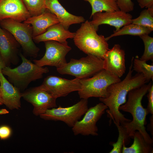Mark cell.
<instances>
[{
	"instance_id": "obj_1",
	"label": "cell",
	"mask_w": 153,
	"mask_h": 153,
	"mask_svg": "<svg viewBox=\"0 0 153 153\" xmlns=\"http://www.w3.org/2000/svg\"><path fill=\"white\" fill-rule=\"evenodd\" d=\"M133 57L128 72L122 80L110 85L107 88L108 96L106 98H99V100L107 106V116L118 124L122 125L130 122V119L126 118L119 110L120 107L125 103L126 97L131 90L138 88L148 82L142 73L132 75Z\"/></svg>"
},
{
	"instance_id": "obj_2",
	"label": "cell",
	"mask_w": 153,
	"mask_h": 153,
	"mask_svg": "<svg viewBox=\"0 0 153 153\" xmlns=\"http://www.w3.org/2000/svg\"><path fill=\"white\" fill-rule=\"evenodd\" d=\"M152 84L150 82L130 91L128 95V100L119 108L120 110L129 112L132 116V121L121 125L126 128L131 138L133 139L135 131L137 130L142 135L145 141L152 144L153 139L147 132L144 126L146 123V117L148 113L146 108L143 106L141 101Z\"/></svg>"
},
{
	"instance_id": "obj_3",
	"label": "cell",
	"mask_w": 153,
	"mask_h": 153,
	"mask_svg": "<svg viewBox=\"0 0 153 153\" xmlns=\"http://www.w3.org/2000/svg\"><path fill=\"white\" fill-rule=\"evenodd\" d=\"M97 31L86 20L75 32L73 41L75 45L85 54L103 59L109 45L104 36L98 35Z\"/></svg>"
},
{
	"instance_id": "obj_4",
	"label": "cell",
	"mask_w": 153,
	"mask_h": 153,
	"mask_svg": "<svg viewBox=\"0 0 153 153\" xmlns=\"http://www.w3.org/2000/svg\"><path fill=\"white\" fill-rule=\"evenodd\" d=\"M20 56L22 61L20 65L13 69L6 66L1 72L20 90H25L32 81L42 78L43 74L49 71L46 67H41L32 63L21 54Z\"/></svg>"
},
{
	"instance_id": "obj_5",
	"label": "cell",
	"mask_w": 153,
	"mask_h": 153,
	"mask_svg": "<svg viewBox=\"0 0 153 153\" xmlns=\"http://www.w3.org/2000/svg\"><path fill=\"white\" fill-rule=\"evenodd\" d=\"M121 80L103 69L92 77L80 79L81 88L78 91L79 97L87 99L91 97L106 98L108 87Z\"/></svg>"
},
{
	"instance_id": "obj_6",
	"label": "cell",
	"mask_w": 153,
	"mask_h": 153,
	"mask_svg": "<svg viewBox=\"0 0 153 153\" xmlns=\"http://www.w3.org/2000/svg\"><path fill=\"white\" fill-rule=\"evenodd\" d=\"M61 75H68L81 79L92 76L103 69V59L88 55L79 60L71 59L63 66L56 68Z\"/></svg>"
},
{
	"instance_id": "obj_7",
	"label": "cell",
	"mask_w": 153,
	"mask_h": 153,
	"mask_svg": "<svg viewBox=\"0 0 153 153\" xmlns=\"http://www.w3.org/2000/svg\"><path fill=\"white\" fill-rule=\"evenodd\" d=\"M0 23L13 36L26 54L34 58L37 56L40 49L34 42L31 25L8 19L0 21Z\"/></svg>"
},
{
	"instance_id": "obj_8",
	"label": "cell",
	"mask_w": 153,
	"mask_h": 153,
	"mask_svg": "<svg viewBox=\"0 0 153 153\" xmlns=\"http://www.w3.org/2000/svg\"><path fill=\"white\" fill-rule=\"evenodd\" d=\"M88 109V99H82L70 106L62 107L60 106L48 109L40 116L45 120L63 122L72 128Z\"/></svg>"
},
{
	"instance_id": "obj_9",
	"label": "cell",
	"mask_w": 153,
	"mask_h": 153,
	"mask_svg": "<svg viewBox=\"0 0 153 153\" xmlns=\"http://www.w3.org/2000/svg\"><path fill=\"white\" fill-rule=\"evenodd\" d=\"M107 109V107L101 102L88 109L82 119L77 121L72 127L74 134L98 135L96 123Z\"/></svg>"
},
{
	"instance_id": "obj_10",
	"label": "cell",
	"mask_w": 153,
	"mask_h": 153,
	"mask_svg": "<svg viewBox=\"0 0 153 153\" xmlns=\"http://www.w3.org/2000/svg\"><path fill=\"white\" fill-rule=\"evenodd\" d=\"M44 42L45 53L40 59L33 60L34 63L41 67L50 66L55 67L56 68L65 65L67 63L66 56L71 50V47L68 44L55 41H47Z\"/></svg>"
},
{
	"instance_id": "obj_11",
	"label": "cell",
	"mask_w": 153,
	"mask_h": 153,
	"mask_svg": "<svg viewBox=\"0 0 153 153\" xmlns=\"http://www.w3.org/2000/svg\"><path fill=\"white\" fill-rule=\"evenodd\" d=\"M22 97L33 105V113L36 116L57 106V99L40 86L27 90L22 93Z\"/></svg>"
},
{
	"instance_id": "obj_12",
	"label": "cell",
	"mask_w": 153,
	"mask_h": 153,
	"mask_svg": "<svg viewBox=\"0 0 153 153\" xmlns=\"http://www.w3.org/2000/svg\"><path fill=\"white\" fill-rule=\"evenodd\" d=\"M56 98L65 97L81 89L80 79L76 78L71 80L54 76L45 78L40 86Z\"/></svg>"
},
{
	"instance_id": "obj_13",
	"label": "cell",
	"mask_w": 153,
	"mask_h": 153,
	"mask_svg": "<svg viewBox=\"0 0 153 153\" xmlns=\"http://www.w3.org/2000/svg\"><path fill=\"white\" fill-rule=\"evenodd\" d=\"M90 24L97 31L99 26L107 24L114 27L118 30L123 26L132 23V15L120 10L96 12L92 16Z\"/></svg>"
},
{
	"instance_id": "obj_14",
	"label": "cell",
	"mask_w": 153,
	"mask_h": 153,
	"mask_svg": "<svg viewBox=\"0 0 153 153\" xmlns=\"http://www.w3.org/2000/svg\"><path fill=\"white\" fill-rule=\"evenodd\" d=\"M125 55V51L120 45L114 44L104 56L103 69L112 75L120 78L126 70Z\"/></svg>"
},
{
	"instance_id": "obj_15",
	"label": "cell",
	"mask_w": 153,
	"mask_h": 153,
	"mask_svg": "<svg viewBox=\"0 0 153 153\" xmlns=\"http://www.w3.org/2000/svg\"><path fill=\"white\" fill-rule=\"evenodd\" d=\"M31 16L23 0H0V21L8 19L21 22Z\"/></svg>"
},
{
	"instance_id": "obj_16",
	"label": "cell",
	"mask_w": 153,
	"mask_h": 153,
	"mask_svg": "<svg viewBox=\"0 0 153 153\" xmlns=\"http://www.w3.org/2000/svg\"><path fill=\"white\" fill-rule=\"evenodd\" d=\"M19 44L10 33H8L0 26V53L6 66L11 63L16 64L18 63Z\"/></svg>"
},
{
	"instance_id": "obj_17",
	"label": "cell",
	"mask_w": 153,
	"mask_h": 153,
	"mask_svg": "<svg viewBox=\"0 0 153 153\" xmlns=\"http://www.w3.org/2000/svg\"><path fill=\"white\" fill-rule=\"evenodd\" d=\"M45 4L46 8L56 16L59 23L67 30L72 24H79L85 21L83 17L68 12L58 0H46Z\"/></svg>"
},
{
	"instance_id": "obj_18",
	"label": "cell",
	"mask_w": 153,
	"mask_h": 153,
	"mask_svg": "<svg viewBox=\"0 0 153 153\" xmlns=\"http://www.w3.org/2000/svg\"><path fill=\"white\" fill-rule=\"evenodd\" d=\"M0 90L3 104L10 110L18 109L21 107L22 93L13 86L0 73Z\"/></svg>"
},
{
	"instance_id": "obj_19",
	"label": "cell",
	"mask_w": 153,
	"mask_h": 153,
	"mask_svg": "<svg viewBox=\"0 0 153 153\" xmlns=\"http://www.w3.org/2000/svg\"><path fill=\"white\" fill-rule=\"evenodd\" d=\"M75 33L71 32L65 29L60 23L49 27L43 33L33 37L36 43L42 42L53 41L68 44V39H73Z\"/></svg>"
},
{
	"instance_id": "obj_20",
	"label": "cell",
	"mask_w": 153,
	"mask_h": 153,
	"mask_svg": "<svg viewBox=\"0 0 153 153\" xmlns=\"http://www.w3.org/2000/svg\"><path fill=\"white\" fill-rule=\"evenodd\" d=\"M23 22L31 26L33 37L43 33L51 26L59 23L56 16L47 9L41 14L31 16Z\"/></svg>"
},
{
	"instance_id": "obj_21",
	"label": "cell",
	"mask_w": 153,
	"mask_h": 153,
	"mask_svg": "<svg viewBox=\"0 0 153 153\" xmlns=\"http://www.w3.org/2000/svg\"><path fill=\"white\" fill-rule=\"evenodd\" d=\"M133 144L127 147L123 145L122 153H152V144L147 142L141 133L135 131L134 135Z\"/></svg>"
},
{
	"instance_id": "obj_22",
	"label": "cell",
	"mask_w": 153,
	"mask_h": 153,
	"mask_svg": "<svg viewBox=\"0 0 153 153\" xmlns=\"http://www.w3.org/2000/svg\"><path fill=\"white\" fill-rule=\"evenodd\" d=\"M152 31L148 28L132 23L123 26L118 30H114L112 34L105 38L108 41L112 37L119 36L129 35L139 36L144 34L149 35Z\"/></svg>"
},
{
	"instance_id": "obj_23",
	"label": "cell",
	"mask_w": 153,
	"mask_h": 153,
	"mask_svg": "<svg viewBox=\"0 0 153 153\" xmlns=\"http://www.w3.org/2000/svg\"><path fill=\"white\" fill-rule=\"evenodd\" d=\"M88 2L92 7L90 18L95 13L99 12H110L120 10L116 0H83Z\"/></svg>"
},
{
	"instance_id": "obj_24",
	"label": "cell",
	"mask_w": 153,
	"mask_h": 153,
	"mask_svg": "<svg viewBox=\"0 0 153 153\" xmlns=\"http://www.w3.org/2000/svg\"><path fill=\"white\" fill-rule=\"evenodd\" d=\"M112 120L118 129L119 135L117 141L111 143L113 148L109 153H121L123 145L126 146L129 144L131 138L124 126L117 124L114 120Z\"/></svg>"
},
{
	"instance_id": "obj_25",
	"label": "cell",
	"mask_w": 153,
	"mask_h": 153,
	"mask_svg": "<svg viewBox=\"0 0 153 153\" xmlns=\"http://www.w3.org/2000/svg\"><path fill=\"white\" fill-rule=\"evenodd\" d=\"M146 62L136 56L133 60V67L137 73H142L148 82L153 80V65L148 64Z\"/></svg>"
},
{
	"instance_id": "obj_26",
	"label": "cell",
	"mask_w": 153,
	"mask_h": 153,
	"mask_svg": "<svg viewBox=\"0 0 153 153\" xmlns=\"http://www.w3.org/2000/svg\"><path fill=\"white\" fill-rule=\"evenodd\" d=\"M132 23L153 30V7L143 10L137 18L132 19Z\"/></svg>"
},
{
	"instance_id": "obj_27",
	"label": "cell",
	"mask_w": 153,
	"mask_h": 153,
	"mask_svg": "<svg viewBox=\"0 0 153 153\" xmlns=\"http://www.w3.org/2000/svg\"><path fill=\"white\" fill-rule=\"evenodd\" d=\"M31 16L39 15L44 12L46 0H23Z\"/></svg>"
},
{
	"instance_id": "obj_28",
	"label": "cell",
	"mask_w": 153,
	"mask_h": 153,
	"mask_svg": "<svg viewBox=\"0 0 153 153\" xmlns=\"http://www.w3.org/2000/svg\"><path fill=\"white\" fill-rule=\"evenodd\" d=\"M144 45V51L143 55L140 58L146 61L153 60V38L148 34L140 36Z\"/></svg>"
},
{
	"instance_id": "obj_29",
	"label": "cell",
	"mask_w": 153,
	"mask_h": 153,
	"mask_svg": "<svg viewBox=\"0 0 153 153\" xmlns=\"http://www.w3.org/2000/svg\"><path fill=\"white\" fill-rule=\"evenodd\" d=\"M117 5L120 10L129 13L134 8V3L131 0H116Z\"/></svg>"
},
{
	"instance_id": "obj_30",
	"label": "cell",
	"mask_w": 153,
	"mask_h": 153,
	"mask_svg": "<svg viewBox=\"0 0 153 153\" xmlns=\"http://www.w3.org/2000/svg\"><path fill=\"white\" fill-rule=\"evenodd\" d=\"M147 95L148 103L146 108L148 114H153V84L149 89Z\"/></svg>"
},
{
	"instance_id": "obj_31",
	"label": "cell",
	"mask_w": 153,
	"mask_h": 153,
	"mask_svg": "<svg viewBox=\"0 0 153 153\" xmlns=\"http://www.w3.org/2000/svg\"><path fill=\"white\" fill-rule=\"evenodd\" d=\"M12 133L10 128L7 126H3L0 127V139H5L10 137Z\"/></svg>"
},
{
	"instance_id": "obj_32",
	"label": "cell",
	"mask_w": 153,
	"mask_h": 153,
	"mask_svg": "<svg viewBox=\"0 0 153 153\" xmlns=\"http://www.w3.org/2000/svg\"><path fill=\"white\" fill-rule=\"evenodd\" d=\"M137 1L141 8H147L153 7V0H137Z\"/></svg>"
},
{
	"instance_id": "obj_33",
	"label": "cell",
	"mask_w": 153,
	"mask_h": 153,
	"mask_svg": "<svg viewBox=\"0 0 153 153\" xmlns=\"http://www.w3.org/2000/svg\"><path fill=\"white\" fill-rule=\"evenodd\" d=\"M153 115L150 116V123L148 124V129L150 131L152 135L153 133Z\"/></svg>"
},
{
	"instance_id": "obj_34",
	"label": "cell",
	"mask_w": 153,
	"mask_h": 153,
	"mask_svg": "<svg viewBox=\"0 0 153 153\" xmlns=\"http://www.w3.org/2000/svg\"><path fill=\"white\" fill-rule=\"evenodd\" d=\"M6 64L0 53V73L2 69L6 67Z\"/></svg>"
},
{
	"instance_id": "obj_35",
	"label": "cell",
	"mask_w": 153,
	"mask_h": 153,
	"mask_svg": "<svg viewBox=\"0 0 153 153\" xmlns=\"http://www.w3.org/2000/svg\"><path fill=\"white\" fill-rule=\"evenodd\" d=\"M9 112L7 109H0V114H8Z\"/></svg>"
},
{
	"instance_id": "obj_36",
	"label": "cell",
	"mask_w": 153,
	"mask_h": 153,
	"mask_svg": "<svg viewBox=\"0 0 153 153\" xmlns=\"http://www.w3.org/2000/svg\"><path fill=\"white\" fill-rule=\"evenodd\" d=\"M3 104V101L1 97V92L0 90V105Z\"/></svg>"
}]
</instances>
